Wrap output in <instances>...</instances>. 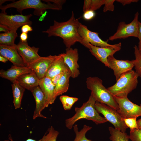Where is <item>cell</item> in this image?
<instances>
[{
	"mask_svg": "<svg viewBox=\"0 0 141 141\" xmlns=\"http://www.w3.org/2000/svg\"><path fill=\"white\" fill-rule=\"evenodd\" d=\"M87 87L96 101L104 104L118 111V105L114 97L103 84V81L97 77H89L86 79Z\"/></svg>",
	"mask_w": 141,
	"mask_h": 141,
	"instance_id": "obj_3",
	"label": "cell"
},
{
	"mask_svg": "<svg viewBox=\"0 0 141 141\" xmlns=\"http://www.w3.org/2000/svg\"><path fill=\"white\" fill-rule=\"evenodd\" d=\"M32 15H24L22 14L8 15L1 13L0 14V24L7 26L11 30L17 31L20 27L28 24L30 25L32 22L30 18Z\"/></svg>",
	"mask_w": 141,
	"mask_h": 141,
	"instance_id": "obj_9",
	"label": "cell"
},
{
	"mask_svg": "<svg viewBox=\"0 0 141 141\" xmlns=\"http://www.w3.org/2000/svg\"><path fill=\"white\" fill-rule=\"evenodd\" d=\"M32 71L27 66L21 67L13 65L10 69L6 70H1L0 76L1 77L7 79L13 83L16 81L20 76L30 73Z\"/></svg>",
	"mask_w": 141,
	"mask_h": 141,
	"instance_id": "obj_18",
	"label": "cell"
},
{
	"mask_svg": "<svg viewBox=\"0 0 141 141\" xmlns=\"http://www.w3.org/2000/svg\"><path fill=\"white\" fill-rule=\"evenodd\" d=\"M139 50L141 54V42H139L138 46V47Z\"/></svg>",
	"mask_w": 141,
	"mask_h": 141,
	"instance_id": "obj_45",
	"label": "cell"
},
{
	"mask_svg": "<svg viewBox=\"0 0 141 141\" xmlns=\"http://www.w3.org/2000/svg\"><path fill=\"white\" fill-rule=\"evenodd\" d=\"M129 137L132 141H141V130L138 129L130 130Z\"/></svg>",
	"mask_w": 141,
	"mask_h": 141,
	"instance_id": "obj_31",
	"label": "cell"
},
{
	"mask_svg": "<svg viewBox=\"0 0 141 141\" xmlns=\"http://www.w3.org/2000/svg\"><path fill=\"white\" fill-rule=\"evenodd\" d=\"M16 31L11 30L8 32L0 34V45L10 46L16 45L15 40L17 36Z\"/></svg>",
	"mask_w": 141,
	"mask_h": 141,
	"instance_id": "obj_24",
	"label": "cell"
},
{
	"mask_svg": "<svg viewBox=\"0 0 141 141\" xmlns=\"http://www.w3.org/2000/svg\"><path fill=\"white\" fill-rule=\"evenodd\" d=\"M105 0H85L83 8L84 12L91 10L95 11L104 5Z\"/></svg>",
	"mask_w": 141,
	"mask_h": 141,
	"instance_id": "obj_27",
	"label": "cell"
},
{
	"mask_svg": "<svg viewBox=\"0 0 141 141\" xmlns=\"http://www.w3.org/2000/svg\"><path fill=\"white\" fill-rule=\"evenodd\" d=\"M44 1L46 2H52L54 3L57 5L61 9L62 5L65 2L64 0H44Z\"/></svg>",
	"mask_w": 141,
	"mask_h": 141,
	"instance_id": "obj_37",
	"label": "cell"
},
{
	"mask_svg": "<svg viewBox=\"0 0 141 141\" xmlns=\"http://www.w3.org/2000/svg\"><path fill=\"white\" fill-rule=\"evenodd\" d=\"M78 31L79 35L83 39L93 45L105 47L110 46L113 45L102 40L99 37L98 33L90 31L86 26L80 22L79 23Z\"/></svg>",
	"mask_w": 141,
	"mask_h": 141,
	"instance_id": "obj_13",
	"label": "cell"
},
{
	"mask_svg": "<svg viewBox=\"0 0 141 141\" xmlns=\"http://www.w3.org/2000/svg\"><path fill=\"white\" fill-rule=\"evenodd\" d=\"M90 46L89 50L91 54L97 60L109 68L108 57L110 56H113L116 52L121 50V43L119 42L111 46L105 47L95 46L90 44Z\"/></svg>",
	"mask_w": 141,
	"mask_h": 141,
	"instance_id": "obj_10",
	"label": "cell"
},
{
	"mask_svg": "<svg viewBox=\"0 0 141 141\" xmlns=\"http://www.w3.org/2000/svg\"><path fill=\"white\" fill-rule=\"evenodd\" d=\"M47 2V3H43L40 0H19L14 1L6 5H1L0 8L2 10L1 13L7 14L5 11L7 9L14 8L21 14H22V11L24 9H35L34 14L38 16L44 13L46 9L59 10L62 9L54 3Z\"/></svg>",
	"mask_w": 141,
	"mask_h": 141,
	"instance_id": "obj_5",
	"label": "cell"
},
{
	"mask_svg": "<svg viewBox=\"0 0 141 141\" xmlns=\"http://www.w3.org/2000/svg\"><path fill=\"white\" fill-rule=\"evenodd\" d=\"M13 96V103L15 108H19L25 89L21 86L17 81L12 83L11 85Z\"/></svg>",
	"mask_w": 141,
	"mask_h": 141,
	"instance_id": "obj_23",
	"label": "cell"
},
{
	"mask_svg": "<svg viewBox=\"0 0 141 141\" xmlns=\"http://www.w3.org/2000/svg\"><path fill=\"white\" fill-rule=\"evenodd\" d=\"M39 86L45 97L46 107L53 104L55 101L54 99V91L55 86L50 78L46 77L39 79Z\"/></svg>",
	"mask_w": 141,
	"mask_h": 141,
	"instance_id": "obj_19",
	"label": "cell"
},
{
	"mask_svg": "<svg viewBox=\"0 0 141 141\" xmlns=\"http://www.w3.org/2000/svg\"><path fill=\"white\" fill-rule=\"evenodd\" d=\"M138 30L137 38H138L139 42H141V23L138 21Z\"/></svg>",
	"mask_w": 141,
	"mask_h": 141,
	"instance_id": "obj_41",
	"label": "cell"
},
{
	"mask_svg": "<svg viewBox=\"0 0 141 141\" xmlns=\"http://www.w3.org/2000/svg\"><path fill=\"white\" fill-rule=\"evenodd\" d=\"M47 131L40 139V141H56L59 134L58 132L52 126L49 127Z\"/></svg>",
	"mask_w": 141,
	"mask_h": 141,
	"instance_id": "obj_30",
	"label": "cell"
},
{
	"mask_svg": "<svg viewBox=\"0 0 141 141\" xmlns=\"http://www.w3.org/2000/svg\"><path fill=\"white\" fill-rule=\"evenodd\" d=\"M139 15L138 12H136L134 19L129 24H126L124 21L120 22L116 32L110 36L108 40L113 41L118 39H125L130 37L137 38Z\"/></svg>",
	"mask_w": 141,
	"mask_h": 141,
	"instance_id": "obj_7",
	"label": "cell"
},
{
	"mask_svg": "<svg viewBox=\"0 0 141 141\" xmlns=\"http://www.w3.org/2000/svg\"><path fill=\"white\" fill-rule=\"evenodd\" d=\"M8 60L5 57L1 55L0 56V61L1 62L5 63L8 61Z\"/></svg>",
	"mask_w": 141,
	"mask_h": 141,
	"instance_id": "obj_43",
	"label": "cell"
},
{
	"mask_svg": "<svg viewBox=\"0 0 141 141\" xmlns=\"http://www.w3.org/2000/svg\"><path fill=\"white\" fill-rule=\"evenodd\" d=\"M75 19L73 12H72L71 17L68 21L59 22L54 20L52 25L50 26L43 33L48 34L49 37H59L62 38L67 48H70L76 42H79L89 49L90 43L83 39L79 35L78 31L79 22Z\"/></svg>",
	"mask_w": 141,
	"mask_h": 141,
	"instance_id": "obj_1",
	"label": "cell"
},
{
	"mask_svg": "<svg viewBox=\"0 0 141 141\" xmlns=\"http://www.w3.org/2000/svg\"><path fill=\"white\" fill-rule=\"evenodd\" d=\"M107 61L109 68L113 70L116 80L123 74L132 70L134 67L133 60H119L111 56L108 57Z\"/></svg>",
	"mask_w": 141,
	"mask_h": 141,
	"instance_id": "obj_12",
	"label": "cell"
},
{
	"mask_svg": "<svg viewBox=\"0 0 141 141\" xmlns=\"http://www.w3.org/2000/svg\"><path fill=\"white\" fill-rule=\"evenodd\" d=\"M59 99L65 110H70L73 104L78 100L77 98L66 95L61 96Z\"/></svg>",
	"mask_w": 141,
	"mask_h": 141,
	"instance_id": "obj_28",
	"label": "cell"
},
{
	"mask_svg": "<svg viewBox=\"0 0 141 141\" xmlns=\"http://www.w3.org/2000/svg\"><path fill=\"white\" fill-rule=\"evenodd\" d=\"M119 107L117 111L124 118H137L141 116V106L131 101L127 97L114 96Z\"/></svg>",
	"mask_w": 141,
	"mask_h": 141,
	"instance_id": "obj_8",
	"label": "cell"
},
{
	"mask_svg": "<svg viewBox=\"0 0 141 141\" xmlns=\"http://www.w3.org/2000/svg\"><path fill=\"white\" fill-rule=\"evenodd\" d=\"M71 77V72L70 70L65 73L61 77L55 86L54 98V100L60 95L66 92L69 86V80Z\"/></svg>",
	"mask_w": 141,
	"mask_h": 141,
	"instance_id": "obj_22",
	"label": "cell"
},
{
	"mask_svg": "<svg viewBox=\"0 0 141 141\" xmlns=\"http://www.w3.org/2000/svg\"><path fill=\"white\" fill-rule=\"evenodd\" d=\"M28 38V33L22 32L20 36V40L23 42L27 41Z\"/></svg>",
	"mask_w": 141,
	"mask_h": 141,
	"instance_id": "obj_40",
	"label": "cell"
},
{
	"mask_svg": "<svg viewBox=\"0 0 141 141\" xmlns=\"http://www.w3.org/2000/svg\"><path fill=\"white\" fill-rule=\"evenodd\" d=\"M17 48L18 51L27 67L41 56L38 54L39 48L34 46L31 47L27 41L20 40Z\"/></svg>",
	"mask_w": 141,
	"mask_h": 141,
	"instance_id": "obj_11",
	"label": "cell"
},
{
	"mask_svg": "<svg viewBox=\"0 0 141 141\" xmlns=\"http://www.w3.org/2000/svg\"><path fill=\"white\" fill-rule=\"evenodd\" d=\"M57 56L50 55L41 57L27 67L34 71L39 79H40L45 77L47 70Z\"/></svg>",
	"mask_w": 141,
	"mask_h": 141,
	"instance_id": "obj_15",
	"label": "cell"
},
{
	"mask_svg": "<svg viewBox=\"0 0 141 141\" xmlns=\"http://www.w3.org/2000/svg\"><path fill=\"white\" fill-rule=\"evenodd\" d=\"M73 128L75 134V137L74 141H92L86 137V133L92 128V127L84 125L82 129L79 131L77 125L75 124L73 126Z\"/></svg>",
	"mask_w": 141,
	"mask_h": 141,
	"instance_id": "obj_26",
	"label": "cell"
},
{
	"mask_svg": "<svg viewBox=\"0 0 141 141\" xmlns=\"http://www.w3.org/2000/svg\"><path fill=\"white\" fill-rule=\"evenodd\" d=\"M95 108L99 113L102 114L104 118L111 123L115 128L123 133H126L128 127L126 125L124 119L116 109L105 104L96 101Z\"/></svg>",
	"mask_w": 141,
	"mask_h": 141,
	"instance_id": "obj_6",
	"label": "cell"
},
{
	"mask_svg": "<svg viewBox=\"0 0 141 141\" xmlns=\"http://www.w3.org/2000/svg\"><path fill=\"white\" fill-rule=\"evenodd\" d=\"M138 77L135 71L132 70L122 74L114 84L107 89L114 96L127 97L128 95L136 88Z\"/></svg>",
	"mask_w": 141,
	"mask_h": 141,
	"instance_id": "obj_4",
	"label": "cell"
},
{
	"mask_svg": "<svg viewBox=\"0 0 141 141\" xmlns=\"http://www.w3.org/2000/svg\"><path fill=\"white\" fill-rule=\"evenodd\" d=\"M66 72L62 73L57 75L51 79L52 83L55 86L57 84L62 76Z\"/></svg>",
	"mask_w": 141,
	"mask_h": 141,
	"instance_id": "obj_35",
	"label": "cell"
},
{
	"mask_svg": "<svg viewBox=\"0 0 141 141\" xmlns=\"http://www.w3.org/2000/svg\"><path fill=\"white\" fill-rule=\"evenodd\" d=\"M69 69L64 62L61 54L57 55L47 70L45 77L51 79L62 73L65 72Z\"/></svg>",
	"mask_w": 141,
	"mask_h": 141,
	"instance_id": "obj_20",
	"label": "cell"
},
{
	"mask_svg": "<svg viewBox=\"0 0 141 141\" xmlns=\"http://www.w3.org/2000/svg\"><path fill=\"white\" fill-rule=\"evenodd\" d=\"M137 118H129L124 119V121L127 126L130 130L138 129V126L136 121Z\"/></svg>",
	"mask_w": 141,
	"mask_h": 141,
	"instance_id": "obj_32",
	"label": "cell"
},
{
	"mask_svg": "<svg viewBox=\"0 0 141 141\" xmlns=\"http://www.w3.org/2000/svg\"><path fill=\"white\" fill-rule=\"evenodd\" d=\"M61 54L71 72V77L73 78L77 77L80 74L79 65L78 63L79 59L78 49L71 48H67L65 52Z\"/></svg>",
	"mask_w": 141,
	"mask_h": 141,
	"instance_id": "obj_14",
	"label": "cell"
},
{
	"mask_svg": "<svg viewBox=\"0 0 141 141\" xmlns=\"http://www.w3.org/2000/svg\"><path fill=\"white\" fill-rule=\"evenodd\" d=\"M96 101L91 95L88 101L84 103L80 107H75V113L72 117L67 119L65 121V126L69 129H71L74 124L82 119L91 120L97 125L107 121L104 117L99 115L95 108Z\"/></svg>",
	"mask_w": 141,
	"mask_h": 141,
	"instance_id": "obj_2",
	"label": "cell"
},
{
	"mask_svg": "<svg viewBox=\"0 0 141 141\" xmlns=\"http://www.w3.org/2000/svg\"><path fill=\"white\" fill-rule=\"evenodd\" d=\"M116 1L121 3L123 6L129 4L133 2H136L138 1V0H117Z\"/></svg>",
	"mask_w": 141,
	"mask_h": 141,
	"instance_id": "obj_38",
	"label": "cell"
},
{
	"mask_svg": "<svg viewBox=\"0 0 141 141\" xmlns=\"http://www.w3.org/2000/svg\"><path fill=\"white\" fill-rule=\"evenodd\" d=\"M115 1V0H105L103 12H105L108 11H113L114 8L113 3Z\"/></svg>",
	"mask_w": 141,
	"mask_h": 141,
	"instance_id": "obj_33",
	"label": "cell"
},
{
	"mask_svg": "<svg viewBox=\"0 0 141 141\" xmlns=\"http://www.w3.org/2000/svg\"><path fill=\"white\" fill-rule=\"evenodd\" d=\"M95 15V11L89 10L84 12L83 14V18L85 20H90L94 17Z\"/></svg>",
	"mask_w": 141,
	"mask_h": 141,
	"instance_id": "obj_34",
	"label": "cell"
},
{
	"mask_svg": "<svg viewBox=\"0 0 141 141\" xmlns=\"http://www.w3.org/2000/svg\"><path fill=\"white\" fill-rule=\"evenodd\" d=\"M39 80L35 72L32 71L20 76L16 81L25 89L31 92L36 87L39 86Z\"/></svg>",
	"mask_w": 141,
	"mask_h": 141,
	"instance_id": "obj_21",
	"label": "cell"
},
{
	"mask_svg": "<svg viewBox=\"0 0 141 141\" xmlns=\"http://www.w3.org/2000/svg\"><path fill=\"white\" fill-rule=\"evenodd\" d=\"M35 99L36 107L33 116V119L38 117L46 118L41 114L42 111L46 107L44 95L39 86L36 87L31 92Z\"/></svg>",
	"mask_w": 141,
	"mask_h": 141,
	"instance_id": "obj_17",
	"label": "cell"
},
{
	"mask_svg": "<svg viewBox=\"0 0 141 141\" xmlns=\"http://www.w3.org/2000/svg\"><path fill=\"white\" fill-rule=\"evenodd\" d=\"M4 141H14L13 140L11 134H9L8 136V138L7 139L5 140ZM25 141H40V139L37 141L34 139L29 138L27 139Z\"/></svg>",
	"mask_w": 141,
	"mask_h": 141,
	"instance_id": "obj_42",
	"label": "cell"
},
{
	"mask_svg": "<svg viewBox=\"0 0 141 141\" xmlns=\"http://www.w3.org/2000/svg\"><path fill=\"white\" fill-rule=\"evenodd\" d=\"M138 129L141 130V118L137 121Z\"/></svg>",
	"mask_w": 141,
	"mask_h": 141,
	"instance_id": "obj_44",
	"label": "cell"
},
{
	"mask_svg": "<svg viewBox=\"0 0 141 141\" xmlns=\"http://www.w3.org/2000/svg\"><path fill=\"white\" fill-rule=\"evenodd\" d=\"M108 129L111 135L109 138L111 141H129V136L126 133L122 132L112 127Z\"/></svg>",
	"mask_w": 141,
	"mask_h": 141,
	"instance_id": "obj_25",
	"label": "cell"
},
{
	"mask_svg": "<svg viewBox=\"0 0 141 141\" xmlns=\"http://www.w3.org/2000/svg\"><path fill=\"white\" fill-rule=\"evenodd\" d=\"M135 59L133 60L135 71L139 77L141 78V54L138 50V46L135 45L134 47Z\"/></svg>",
	"mask_w": 141,
	"mask_h": 141,
	"instance_id": "obj_29",
	"label": "cell"
},
{
	"mask_svg": "<svg viewBox=\"0 0 141 141\" xmlns=\"http://www.w3.org/2000/svg\"><path fill=\"white\" fill-rule=\"evenodd\" d=\"M0 55L6 58L13 65L21 67L27 66L19 55L17 48L0 45Z\"/></svg>",
	"mask_w": 141,
	"mask_h": 141,
	"instance_id": "obj_16",
	"label": "cell"
},
{
	"mask_svg": "<svg viewBox=\"0 0 141 141\" xmlns=\"http://www.w3.org/2000/svg\"><path fill=\"white\" fill-rule=\"evenodd\" d=\"M11 30L7 26L1 24H0V31L3 32L4 33L7 32Z\"/></svg>",
	"mask_w": 141,
	"mask_h": 141,
	"instance_id": "obj_39",
	"label": "cell"
},
{
	"mask_svg": "<svg viewBox=\"0 0 141 141\" xmlns=\"http://www.w3.org/2000/svg\"><path fill=\"white\" fill-rule=\"evenodd\" d=\"M30 25H29L26 24L23 26L21 28L22 32L28 33L29 32L32 31L33 28Z\"/></svg>",
	"mask_w": 141,
	"mask_h": 141,
	"instance_id": "obj_36",
	"label": "cell"
}]
</instances>
